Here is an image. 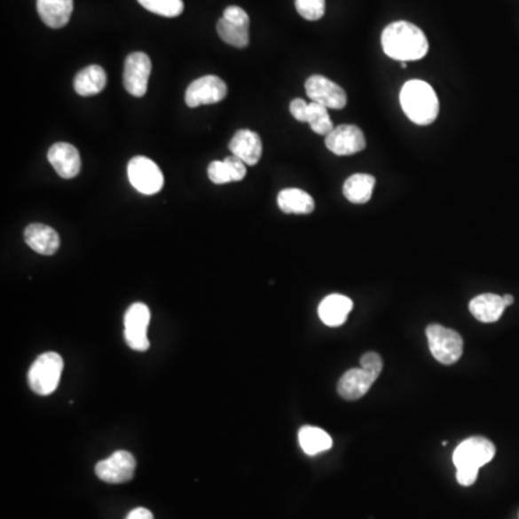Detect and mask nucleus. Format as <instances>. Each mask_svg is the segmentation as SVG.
Wrapping results in <instances>:
<instances>
[{
  "mask_svg": "<svg viewBox=\"0 0 519 519\" xmlns=\"http://www.w3.org/2000/svg\"><path fill=\"white\" fill-rule=\"evenodd\" d=\"M381 43L385 54L396 61H419L429 52L424 32L405 20L389 23L381 35Z\"/></svg>",
  "mask_w": 519,
  "mask_h": 519,
  "instance_id": "obj_1",
  "label": "nucleus"
},
{
  "mask_svg": "<svg viewBox=\"0 0 519 519\" xmlns=\"http://www.w3.org/2000/svg\"><path fill=\"white\" fill-rule=\"evenodd\" d=\"M400 103L403 112L413 123L429 126L437 119L440 108L437 94L426 81H407L400 91Z\"/></svg>",
  "mask_w": 519,
  "mask_h": 519,
  "instance_id": "obj_2",
  "label": "nucleus"
},
{
  "mask_svg": "<svg viewBox=\"0 0 519 519\" xmlns=\"http://www.w3.org/2000/svg\"><path fill=\"white\" fill-rule=\"evenodd\" d=\"M62 369L64 361L61 355L57 352L39 355L28 373V381L32 391L38 396L52 394L61 381Z\"/></svg>",
  "mask_w": 519,
  "mask_h": 519,
  "instance_id": "obj_3",
  "label": "nucleus"
},
{
  "mask_svg": "<svg viewBox=\"0 0 519 519\" xmlns=\"http://www.w3.org/2000/svg\"><path fill=\"white\" fill-rule=\"evenodd\" d=\"M427 341L433 357L443 366H453L463 354V339L458 332L433 323L427 327Z\"/></svg>",
  "mask_w": 519,
  "mask_h": 519,
  "instance_id": "obj_4",
  "label": "nucleus"
},
{
  "mask_svg": "<svg viewBox=\"0 0 519 519\" xmlns=\"http://www.w3.org/2000/svg\"><path fill=\"white\" fill-rule=\"evenodd\" d=\"M496 449L492 442L484 437H469L456 447L453 463L456 469H481L495 458Z\"/></svg>",
  "mask_w": 519,
  "mask_h": 519,
  "instance_id": "obj_5",
  "label": "nucleus"
},
{
  "mask_svg": "<svg viewBox=\"0 0 519 519\" xmlns=\"http://www.w3.org/2000/svg\"><path fill=\"white\" fill-rule=\"evenodd\" d=\"M127 175L133 188L143 195L158 193L165 184L161 168L145 156H136L129 161Z\"/></svg>",
  "mask_w": 519,
  "mask_h": 519,
  "instance_id": "obj_6",
  "label": "nucleus"
},
{
  "mask_svg": "<svg viewBox=\"0 0 519 519\" xmlns=\"http://www.w3.org/2000/svg\"><path fill=\"white\" fill-rule=\"evenodd\" d=\"M150 322V311L145 303L131 304L124 315V338L131 350L145 352L149 350L147 326Z\"/></svg>",
  "mask_w": 519,
  "mask_h": 519,
  "instance_id": "obj_7",
  "label": "nucleus"
},
{
  "mask_svg": "<svg viewBox=\"0 0 519 519\" xmlns=\"http://www.w3.org/2000/svg\"><path fill=\"white\" fill-rule=\"evenodd\" d=\"M227 84L216 75H205L189 84L185 92V103L191 108L205 104H216L227 97Z\"/></svg>",
  "mask_w": 519,
  "mask_h": 519,
  "instance_id": "obj_8",
  "label": "nucleus"
},
{
  "mask_svg": "<svg viewBox=\"0 0 519 519\" xmlns=\"http://www.w3.org/2000/svg\"><path fill=\"white\" fill-rule=\"evenodd\" d=\"M306 94L313 103L320 104L327 110H342L348 101L345 90L334 81L322 75H311L304 83Z\"/></svg>",
  "mask_w": 519,
  "mask_h": 519,
  "instance_id": "obj_9",
  "label": "nucleus"
},
{
  "mask_svg": "<svg viewBox=\"0 0 519 519\" xmlns=\"http://www.w3.org/2000/svg\"><path fill=\"white\" fill-rule=\"evenodd\" d=\"M136 459L126 450H117L110 458L98 461L96 475L107 484H124L135 476Z\"/></svg>",
  "mask_w": 519,
  "mask_h": 519,
  "instance_id": "obj_10",
  "label": "nucleus"
},
{
  "mask_svg": "<svg viewBox=\"0 0 519 519\" xmlns=\"http://www.w3.org/2000/svg\"><path fill=\"white\" fill-rule=\"evenodd\" d=\"M327 149L338 156H350L366 149V140L364 131L354 124H341L325 138Z\"/></svg>",
  "mask_w": 519,
  "mask_h": 519,
  "instance_id": "obj_11",
  "label": "nucleus"
},
{
  "mask_svg": "<svg viewBox=\"0 0 519 519\" xmlns=\"http://www.w3.org/2000/svg\"><path fill=\"white\" fill-rule=\"evenodd\" d=\"M152 73V61L145 52H133L124 62L123 83L131 96L143 97L147 91V81Z\"/></svg>",
  "mask_w": 519,
  "mask_h": 519,
  "instance_id": "obj_12",
  "label": "nucleus"
},
{
  "mask_svg": "<svg viewBox=\"0 0 519 519\" xmlns=\"http://www.w3.org/2000/svg\"><path fill=\"white\" fill-rule=\"evenodd\" d=\"M290 113L297 122L311 124V130L325 138L334 129L327 108L313 101L306 103L302 98H296L290 103Z\"/></svg>",
  "mask_w": 519,
  "mask_h": 519,
  "instance_id": "obj_13",
  "label": "nucleus"
},
{
  "mask_svg": "<svg viewBox=\"0 0 519 519\" xmlns=\"http://www.w3.org/2000/svg\"><path fill=\"white\" fill-rule=\"evenodd\" d=\"M48 161L55 172L64 179H73L81 169V158L77 147L69 143H55L48 152Z\"/></svg>",
  "mask_w": 519,
  "mask_h": 519,
  "instance_id": "obj_14",
  "label": "nucleus"
},
{
  "mask_svg": "<svg viewBox=\"0 0 519 519\" xmlns=\"http://www.w3.org/2000/svg\"><path fill=\"white\" fill-rule=\"evenodd\" d=\"M230 150L247 166L257 165L263 154L262 138L256 131L241 129L231 138Z\"/></svg>",
  "mask_w": 519,
  "mask_h": 519,
  "instance_id": "obj_15",
  "label": "nucleus"
},
{
  "mask_svg": "<svg viewBox=\"0 0 519 519\" xmlns=\"http://www.w3.org/2000/svg\"><path fill=\"white\" fill-rule=\"evenodd\" d=\"M375 381L377 378L364 368L350 369L339 380L338 394L342 397L343 400H359L366 396Z\"/></svg>",
  "mask_w": 519,
  "mask_h": 519,
  "instance_id": "obj_16",
  "label": "nucleus"
},
{
  "mask_svg": "<svg viewBox=\"0 0 519 519\" xmlns=\"http://www.w3.org/2000/svg\"><path fill=\"white\" fill-rule=\"evenodd\" d=\"M25 242L35 253L52 256L59 248V235L54 228L43 224H31L25 230Z\"/></svg>",
  "mask_w": 519,
  "mask_h": 519,
  "instance_id": "obj_17",
  "label": "nucleus"
},
{
  "mask_svg": "<svg viewBox=\"0 0 519 519\" xmlns=\"http://www.w3.org/2000/svg\"><path fill=\"white\" fill-rule=\"evenodd\" d=\"M36 9L46 27L59 29L71 20L74 0H36Z\"/></svg>",
  "mask_w": 519,
  "mask_h": 519,
  "instance_id": "obj_18",
  "label": "nucleus"
},
{
  "mask_svg": "<svg viewBox=\"0 0 519 519\" xmlns=\"http://www.w3.org/2000/svg\"><path fill=\"white\" fill-rule=\"evenodd\" d=\"M354 308V303L350 297L342 295H329L320 302L319 318L326 326H341L346 322V318Z\"/></svg>",
  "mask_w": 519,
  "mask_h": 519,
  "instance_id": "obj_19",
  "label": "nucleus"
},
{
  "mask_svg": "<svg viewBox=\"0 0 519 519\" xmlns=\"http://www.w3.org/2000/svg\"><path fill=\"white\" fill-rule=\"evenodd\" d=\"M247 165L237 156H230L225 161H214L208 166V177L216 185L228 182H240L246 177Z\"/></svg>",
  "mask_w": 519,
  "mask_h": 519,
  "instance_id": "obj_20",
  "label": "nucleus"
},
{
  "mask_svg": "<svg viewBox=\"0 0 519 519\" xmlns=\"http://www.w3.org/2000/svg\"><path fill=\"white\" fill-rule=\"evenodd\" d=\"M469 309L470 313L479 322L493 323L499 320L500 316L504 315L507 306L504 303V297L492 295V293H484V295L472 299Z\"/></svg>",
  "mask_w": 519,
  "mask_h": 519,
  "instance_id": "obj_21",
  "label": "nucleus"
},
{
  "mask_svg": "<svg viewBox=\"0 0 519 519\" xmlns=\"http://www.w3.org/2000/svg\"><path fill=\"white\" fill-rule=\"evenodd\" d=\"M277 205L285 214H297V216H308L315 211V201L302 189H283L277 195Z\"/></svg>",
  "mask_w": 519,
  "mask_h": 519,
  "instance_id": "obj_22",
  "label": "nucleus"
},
{
  "mask_svg": "<svg viewBox=\"0 0 519 519\" xmlns=\"http://www.w3.org/2000/svg\"><path fill=\"white\" fill-rule=\"evenodd\" d=\"M107 85V74L100 66L81 69L74 80V90L83 97L96 96Z\"/></svg>",
  "mask_w": 519,
  "mask_h": 519,
  "instance_id": "obj_23",
  "label": "nucleus"
},
{
  "mask_svg": "<svg viewBox=\"0 0 519 519\" xmlns=\"http://www.w3.org/2000/svg\"><path fill=\"white\" fill-rule=\"evenodd\" d=\"M375 177L368 173H355L343 184V195L352 204H366L373 196Z\"/></svg>",
  "mask_w": 519,
  "mask_h": 519,
  "instance_id": "obj_24",
  "label": "nucleus"
},
{
  "mask_svg": "<svg viewBox=\"0 0 519 519\" xmlns=\"http://www.w3.org/2000/svg\"><path fill=\"white\" fill-rule=\"evenodd\" d=\"M299 443L302 450L309 456L323 453V452L331 449L332 444H334L331 436L327 435L326 431L322 430L319 427L311 426H304L300 429Z\"/></svg>",
  "mask_w": 519,
  "mask_h": 519,
  "instance_id": "obj_25",
  "label": "nucleus"
},
{
  "mask_svg": "<svg viewBox=\"0 0 519 519\" xmlns=\"http://www.w3.org/2000/svg\"><path fill=\"white\" fill-rule=\"evenodd\" d=\"M248 28L250 27L230 22V20H224V18H221L216 23L219 38L223 39L224 43H228V45L235 46V48H246L250 43Z\"/></svg>",
  "mask_w": 519,
  "mask_h": 519,
  "instance_id": "obj_26",
  "label": "nucleus"
},
{
  "mask_svg": "<svg viewBox=\"0 0 519 519\" xmlns=\"http://www.w3.org/2000/svg\"><path fill=\"white\" fill-rule=\"evenodd\" d=\"M146 11L165 16V18H177L184 12L182 0H138Z\"/></svg>",
  "mask_w": 519,
  "mask_h": 519,
  "instance_id": "obj_27",
  "label": "nucleus"
},
{
  "mask_svg": "<svg viewBox=\"0 0 519 519\" xmlns=\"http://www.w3.org/2000/svg\"><path fill=\"white\" fill-rule=\"evenodd\" d=\"M296 11L306 20H322L326 11V0H296Z\"/></svg>",
  "mask_w": 519,
  "mask_h": 519,
  "instance_id": "obj_28",
  "label": "nucleus"
},
{
  "mask_svg": "<svg viewBox=\"0 0 519 519\" xmlns=\"http://www.w3.org/2000/svg\"><path fill=\"white\" fill-rule=\"evenodd\" d=\"M382 358L375 352H368L361 358V368L373 374L374 377H380L381 371H382Z\"/></svg>",
  "mask_w": 519,
  "mask_h": 519,
  "instance_id": "obj_29",
  "label": "nucleus"
},
{
  "mask_svg": "<svg viewBox=\"0 0 519 519\" xmlns=\"http://www.w3.org/2000/svg\"><path fill=\"white\" fill-rule=\"evenodd\" d=\"M223 18L224 20H230V22L250 27V18L247 15V12L244 11V9L239 8V6H228V8L224 11Z\"/></svg>",
  "mask_w": 519,
  "mask_h": 519,
  "instance_id": "obj_30",
  "label": "nucleus"
},
{
  "mask_svg": "<svg viewBox=\"0 0 519 519\" xmlns=\"http://www.w3.org/2000/svg\"><path fill=\"white\" fill-rule=\"evenodd\" d=\"M477 472L475 469H458L456 472V479L461 486H472L477 479Z\"/></svg>",
  "mask_w": 519,
  "mask_h": 519,
  "instance_id": "obj_31",
  "label": "nucleus"
},
{
  "mask_svg": "<svg viewBox=\"0 0 519 519\" xmlns=\"http://www.w3.org/2000/svg\"><path fill=\"white\" fill-rule=\"evenodd\" d=\"M126 519H153V515L146 507H136L126 516Z\"/></svg>",
  "mask_w": 519,
  "mask_h": 519,
  "instance_id": "obj_32",
  "label": "nucleus"
},
{
  "mask_svg": "<svg viewBox=\"0 0 519 519\" xmlns=\"http://www.w3.org/2000/svg\"><path fill=\"white\" fill-rule=\"evenodd\" d=\"M514 300L515 299H514V296H511V295H505L504 296L505 306H507H507H511V304H514Z\"/></svg>",
  "mask_w": 519,
  "mask_h": 519,
  "instance_id": "obj_33",
  "label": "nucleus"
}]
</instances>
